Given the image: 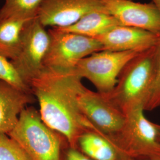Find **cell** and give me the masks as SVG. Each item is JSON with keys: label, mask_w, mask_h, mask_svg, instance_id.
I'll use <instances>...</instances> for the list:
<instances>
[{"label": "cell", "mask_w": 160, "mask_h": 160, "mask_svg": "<svg viewBox=\"0 0 160 160\" xmlns=\"http://www.w3.org/2000/svg\"><path fill=\"white\" fill-rule=\"evenodd\" d=\"M141 52H97L81 59L74 69L76 74L89 80L97 92L108 94L116 85L120 72L127 63Z\"/></svg>", "instance_id": "cell-6"}, {"label": "cell", "mask_w": 160, "mask_h": 160, "mask_svg": "<svg viewBox=\"0 0 160 160\" xmlns=\"http://www.w3.org/2000/svg\"><path fill=\"white\" fill-rule=\"evenodd\" d=\"M160 36L143 29L118 26L96 38L103 50L143 52L158 42Z\"/></svg>", "instance_id": "cell-11"}, {"label": "cell", "mask_w": 160, "mask_h": 160, "mask_svg": "<svg viewBox=\"0 0 160 160\" xmlns=\"http://www.w3.org/2000/svg\"><path fill=\"white\" fill-rule=\"evenodd\" d=\"M0 160H33L24 149L7 134H0Z\"/></svg>", "instance_id": "cell-18"}, {"label": "cell", "mask_w": 160, "mask_h": 160, "mask_svg": "<svg viewBox=\"0 0 160 160\" xmlns=\"http://www.w3.org/2000/svg\"><path fill=\"white\" fill-rule=\"evenodd\" d=\"M78 104L82 114L104 137L116 134L124 125L125 114L99 92L84 86L78 94Z\"/></svg>", "instance_id": "cell-8"}, {"label": "cell", "mask_w": 160, "mask_h": 160, "mask_svg": "<svg viewBox=\"0 0 160 160\" xmlns=\"http://www.w3.org/2000/svg\"><path fill=\"white\" fill-rule=\"evenodd\" d=\"M65 160H93L77 148L69 147L65 154Z\"/></svg>", "instance_id": "cell-20"}, {"label": "cell", "mask_w": 160, "mask_h": 160, "mask_svg": "<svg viewBox=\"0 0 160 160\" xmlns=\"http://www.w3.org/2000/svg\"><path fill=\"white\" fill-rule=\"evenodd\" d=\"M34 100L32 93L0 80V134L8 135L12 131L21 113Z\"/></svg>", "instance_id": "cell-12"}, {"label": "cell", "mask_w": 160, "mask_h": 160, "mask_svg": "<svg viewBox=\"0 0 160 160\" xmlns=\"http://www.w3.org/2000/svg\"><path fill=\"white\" fill-rule=\"evenodd\" d=\"M84 86L74 69L61 71L45 67L30 83L32 93L39 104L42 119L73 148H77L78 138L83 133H100L80 110L78 94Z\"/></svg>", "instance_id": "cell-1"}, {"label": "cell", "mask_w": 160, "mask_h": 160, "mask_svg": "<svg viewBox=\"0 0 160 160\" xmlns=\"http://www.w3.org/2000/svg\"><path fill=\"white\" fill-rule=\"evenodd\" d=\"M94 12H109L103 0H43L37 17L45 28H64Z\"/></svg>", "instance_id": "cell-9"}, {"label": "cell", "mask_w": 160, "mask_h": 160, "mask_svg": "<svg viewBox=\"0 0 160 160\" xmlns=\"http://www.w3.org/2000/svg\"><path fill=\"white\" fill-rule=\"evenodd\" d=\"M121 24L109 12H94L82 17L74 24L64 28V31L96 39Z\"/></svg>", "instance_id": "cell-13"}, {"label": "cell", "mask_w": 160, "mask_h": 160, "mask_svg": "<svg viewBox=\"0 0 160 160\" xmlns=\"http://www.w3.org/2000/svg\"><path fill=\"white\" fill-rule=\"evenodd\" d=\"M50 44V36L36 17L26 25L23 32L20 50L11 61L26 83L30 87L32 80L43 69V61Z\"/></svg>", "instance_id": "cell-7"}, {"label": "cell", "mask_w": 160, "mask_h": 160, "mask_svg": "<svg viewBox=\"0 0 160 160\" xmlns=\"http://www.w3.org/2000/svg\"><path fill=\"white\" fill-rule=\"evenodd\" d=\"M50 44L43 67L61 71L74 70L81 59L103 51L96 39L64 31L58 28L49 29Z\"/></svg>", "instance_id": "cell-5"}, {"label": "cell", "mask_w": 160, "mask_h": 160, "mask_svg": "<svg viewBox=\"0 0 160 160\" xmlns=\"http://www.w3.org/2000/svg\"><path fill=\"white\" fill-rule=\"evenodd\" d=\"M156 127H157V131H158V135H159L160 139V125L156 124Z\"/></svg>", "instance_id": "cell-23"}, {"label": "cell", "mask_w": 160, "mask_h": 160, "mask_svg": "<svg viewBox=\"0 0 160 160\" xmlns=\"http://www.w3.org/2000/svg\"><path fill=\"white\" fill-rule=\"evenodd\" d=\"M77 148L93 160H122L113 145L95 132H87L78 138Z\"/></svg>", "instance_id": "cell-15"}, {"label": "cell", "mask_w": 160, "mask_h": 160, "mask_svg": "<svg viewBox=\"0 0 160 160\" xmlns=\"http://www.w3.org/2000/svg\"><path fill=\"white\" fill-rule=\"evenodd\" d=\"M8 135L33 160H61V148L65 138L47 126L39 112L33 107H27L23 110L16 126Z\"/></svg>", "instance_id": "cell-4"}, {"label": "cell", "mask_w": 160, "mask_h": 160, "mask_svg": "<svg viewBox=\"0 0 160 160\" xmlns=\"http://www.w3.org/2000/svg\"><path fill=\"white\" fill-rule=\"evenodd\" d=\"M143 106L125 114L126 119L116 134L106 137L120 154L122 159L160 157V139L156 124L143 114Z\"/></svg>", "instance_id": "cell-3"}, {"label": "cell", "mask_w": 160, "mask_h": 160, "mask_svg": "<svg viewBox=\"0 0 160 160\" xmlns=\"http://www.w3.org/2000/svg\"><path fill=\"white\" fill-rule=\"evenodd\" d=\"M156 65L154 80L148 97L144 106V110H152L160 106V38L156 45Z\"/></svg>", "instance_id": "cell-19"}, {"label": "cell", "mask_w": 160, "mask_h": 160, "mask_svg": "<svg viewBox=\"0 0 160 160\" xmlns=\"http://www.w3.org/2000/svg\"><path fill=\"white\" fill-rule=\"evenodd\" d=\"M0 80L23 92L32 93L31 87L22 79L12 61L1 54H0Z\"/></svg>", "instance_id": "cell-17"}, {"label": "cell", "mask_w": 160, "mask_h": 160, "mask_svg": "<svg viewBox=\"0 0 160 160\" xmlns=\"http://www.w3.org/2000/svg\"><path fill=\"white\" fill-rule=\"evenodd\" d=\"M109 13L122 26L143 29L160 36V12L153 2L103 0Z\"/></svg>", "instance_id": "cell-10"}, {"label": "cell", "mask_w": 160, "mask_h": 160, "mask_svg": "<svg viewBox=\"0 0 160 160\" xmlns=\"http://www.w3.org/2000/svg\"><path fill=\"white\" fill-rule=\"evenodd\" d=\"M151 1H152V2H153L155 5L157 6V7L158 8V9L160 12V0H151Z\"/></svg>", "instance_id": "cell-22"}, {"label": "cell", "mask_w": 160, "mask_h": 160, "mask_svg": "<svg viewBox=\"0 0 160 160\" xmlns=\"http://www.w3.org/2000/svg\"><path fill=\"white\" fill-rule=\"evenodd\" d=\"M122 160H160V157L145 158H141V159H127V158H124Z\"/></svg>", "instance_id": "cell-21"}, {"label": "cell", "mask_w": 160, "mask_h": 160, "mask_svg": "<svg viewBox=\"0 0 160 160\" xmlns=\"http://www.w3.org/2000/svg\"><path fill=\"white\" fill-rule=\"evenodd\" d=\"M32 19L0 18V54L10 61L16 57L24 30Z\"/></svg>", "instance_id": "cell-14"}, {"label": "cell", "mask_w": 160, "mask_h": 160, "mask_svg": "<svg viewBox=\"0 0 160 160\" xmlns=\"http://www.w3.org/2000/svg\"><path fill=\"white\" fill-rule=\"evenodd\" d=\"M43 0H5L0 9V18L32 19Z\"/></svg>", "instance_id": "cell-16"}, {"label": "cell", "mask_w": 160, "mask_h": 160, "mask_svg": "<svg viewBox=\"0 0 160 160\" xmlns=\"http://www.w3.org/2000/svg\"><path fill=\"white\" fill-rule=\"evenodd\" d=\"M156 54V45L138 53L122 70L113 90L103 94L124 114L144 108L154 80Z\"/></svg>", "instance_id": "cell-2"}]
</instances>
